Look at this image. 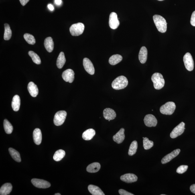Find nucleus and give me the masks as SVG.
<instances>
[{"instance_id":"14","label":"nucleus","mask_w":195,"mask_h":195,"mask_svg":"<svg viewBox=\"0 0 195 195\" xmlns=\"http://www.w3.org/2000/svg\"><path fill=\"white\" fill-rule=\"evenodd\" d=\"M180 152V149H177L172 151V152L167 154L163 157L161 161V163L163 164H164L169 162L172 159L178 156Z\"/></svg>"},{"instance_id":"4","label":"nucleus","mask_w":195,"mask_h":195,"mask_svg":"<svg viewBox=\"0 0 195 195\" xmlns=\"http://www.w3.org/2000/svg\"><path fill=\"white\" fill-rule=\"evenodd\" d=\"M176 107L174 102H168L161 106L160 111L161 114L164 115H171L174 113Z\"/></svg>"},{"instance_id":"40","label":"nucleus","mask_w":195,"mask_h":195,"mask_svg":"<svg viewBox=\"0 0 195 195\" xmlns=\"http://www.w3.org/2000/svg\"><path fill=\"white\" fill-rule=\"evenodd\" d=\"M29 0H20L21 5L23 6H25L28 2Z\"/></svg>"},{"instance_id":"37","label":"nucleus","mask_w":195,"mask_h":195,"mask_svg":"<svg viewBox=\"0 0 195 195\" xmlns=\"http://www.w3.org/2000/svg\"><path fill=\"white\" fill-rule=\"evenodd\" d=\"M188 166L186 165H182L179 166L177 169L176 172L179 174H182L188 169Z\"/></svg>"},{"instance_id":"5","label":"nucleus","mask_w":195,"mask_h":195,"mask_svg":"<svg viewBox=\"0 0 195 195\" xmlns=\"http://www.w3.org/2000/svg\"><path fill=\"white\" fill-rule=\"evenodd\" d=\"M85 28L83 23H78L73 24L70 27V31L72 36H78L82 34Z\"/></svg>"},{"instance_id":"23","label":"nucleus","mask_w":195,"mask_h":195,"mask_svg":"<svg viewBox=\"0 0 195 195\" xmlns=\"http://www.w3.org/2000/svg\"><path fill=\"white\" fill-rule=\"evenodd\" d=\"M96 131L92 129H89L86 130L82 134V137L83 139L86 141L90 140L95 135Z\"/></svg>"},{"instance_id":"42","label":"nucleus","mask_w":195,"mask_h":195,"mask_svg":"<svg viewBox=\"0 0 195 195\" xmlns=\"http://www.w3.org/2000/svg\"><path fill=\"white\" fill-rule=\"evenodd\" d=\"M55 2L57 5H60L62 4V0H55Z\"/></svg>"},{"instance_id":"27","label":"nucleus","mask_w":195,"mask_h":195,"mask_svg":"<svg viewBox=\"0 0 195 195\" xmlns=\"http://www.w3.org/2000/svg\"><path fill=\"white\" fill-rule=\"evenodd\" d=\"M66 62V59L65 58L64 53L61 52L57 59L56 61V66L59 69H61L63 67Z\"/></svg>"},{"instance_id":"18","label":"nucleus","mask_w":195,"mask_h":195,"mask_svg":"<svg viewBox=\"0 0 195 195\" xmlns=\"http://www.w3.org/2000/svg\"><path fill=\"white\" fill-rule=\"evenodd\" d=\"M27 89L31 95L33 97H36L38 94V88L33 82L29 83L27 86Z\"/></svg>"},{"instance_id":"30","label":"nucleus","mask_w":195,"mask_h":195,"mask_svg":"<svg viewBox=\"0 0 195 195\" xmlns=\"http://www.w3.org/2000/svg\"><path fill=\"white\" fill-rule=\"evenodd\" d=\"M66 155L65 151L63 150H59L55 153L53 156V159L56 161H60Z\"/></svg>"},{"instance_id":"32","label":"nucleus","mask_w":195,"mask_h":195,"mask_svg":"<svg viewBox=\"0 0 195 195\" xmlns=\"http://www.w3.org/2000/svg\"><path fill=\"white\" fill-rule=\"evenodd\" d=\"M4 25L5 31L4 38L5 40H9L11 39L12 36V31L9 24L6 23Z\"/></svg>"},{"instance_id":"17","label":"nucleus","mask_w":195,"mask_h":195,"mask_svg":"<svg viewBox=\"0 0 195 195\" xmlns=\"http://www.w3.org/2000/svg\"><path fill=\"white\" fill-rule=\"evenodd\" d=\"M125 129L122 128L113 137L114 141L118 144L121 143L125 139Z\"/></svg>"},{"instance_id":"43","label":"nucleus","mask_w":195,"mask_h":195,"mask_svg":"<svg viewBox=\"0 0 195 195\" xmlns=\"http://www.w3.org/2000/svg\"><path fill=\"white\" fill-rule=\"evenodd\" d=\"M48 9H50V10L52 11L54 10V6H53L52 5L50 4H49L48 5Z\"/></svg>"},{"instance_id":"35","label":"nucleus","mask_w":195,"mask_h":195,"mask_svg":"<svg viewBox=\"0 0 195 195\" xmlns=\"http://www.w3.org/2000/svg\"><path fill=\"white\" fill-rule=\"evenodd\" d=\"M153 146V142L150 141L147 137H145L143 139V146L146 150H149Z\"/></svg>"},{"instance_id":"44","label":"nucleus","mask_w":195,"mask_h":195,"mask_svg":"<svg viewBox=\"0 0 195 195\" xmlns=\"http://www.w3.org/2000/svg\"><path fill=\"white\" fill-rule=\"evenodd\" d=\"M55 195H61V194L60 193H58L55 194Z\"/></svg>"},{"instance_id":"20","label":"nucleus","mask_w":195,"mask_h":195,"mask_svg":"<svg viewBox=\"0 0 195 195\" xmlns=\"http://www.w3.org/2000/svg\"><path fill=\"white\" fill-rule=\"evenodd\" d=\"M12 185L9 183L3 184L0 189V194L1 195H9L12 190Z\"/></svg>"},{"instance_id":"16","label":"nucleus","mask_w":195,"mask_h":195,"mask_svg":"<svg viewBox=\"0 0 195 195\" xmlns=\"http://www.w3.org/2000/svg\"><path fill=\"white\" fill-rule=\"evenodd\" d=\"M103 116L106 120H113L115 119L117 116L115 112L110 108H106L103 112Z\"/></svg>"},{"instance_id":"26","label":"nucleus","mask_w":195,"mask_h":195,"mask_svg":"<svg viewBox=\"0 0 195 195\" xmlns=\"http://www.w3.org/2000/svg\"><path fill=\"white\" fill-rule=\"evenodd\" d=\"M100 168V165L99 163L95 162L89 164L87 167L86 171L89 173H96Z\"/></svg>"},{"instance_id":"36","label":"nucleus","mask_w":195,"mask_h":195,"mask_svg":"<svg viewBox=\"0 0 195 195\" xmlns=\"http://www.w3.org/2000/svg\"><path fill=\"white\" fill-rule=\"evenodd\" d=\"M23 37L27 42L29 44L33 45L35 43V39L34 36L29 33H25Z\"/></svg>"},{"instance_id":"25","label":"nucleus","mask_w":195,"mask_h":195,"mask_svg":"<svg viewBox=\"0 0 195 195\" xmlns=\"http://www.w3.org/2000/svg\"><path fill=\"white\" fill-rule=\"evenodd\" d=\"M20 106V97L18 95H15L13 96L12 102V107L15 111H18Z\"/></svg>"},{"instance_id":"3","label":"nucleus","mask_w":195,"mask_h":195,"mask_svg":"<svg viewBox=\"0 0 195 195\" xmlns=\"http://www.w3.org/2000/svg\"><path fill=\"white\" fill-rule=\"evenodd\" d=\"M151 80L155 89L160 90L164 87L165 81L163 75L159 73H155L151 77Z\"/></svg>"},{"instance_id":"41","label":"nucleus","mask_w":195,"mask_h":195,"mask_svg":"<svg viewBox=\"0 0 195 195\" xmlns=\"http://www.w3.org/2000/svg\"><path fill=\"white\" fill-rule=\"evenodd\" d=\"M191 192L195 194V184L192 185L190 187Z\"/></svg>"},{"instance_id":"24","label":"nucleus","mask_w":195,"mask_h":195,"mask_svg":"<svg viewBox=\"0 0 195 195\" xmlns=\"http://www.w3.org/2000/svg\"><path fill=\"white\" fill-rule=\"evenodd\" d=\"M88 189L89 192L92 195H104L101 189L99 187L92 185H90L88 187Z\"/></svg>"},{"instance_id":"28","label":"nucleus","mask_w":195,"mask_h":195,"mask_svg":"<svg viewBox=\"0 0 195 195\" xmlns=\"http://www.w3.org/2000/svg\"><path fill=\"white\" fill-rule=\"evenodd\" d=\"M123 60V57L119 54L114 55L109 59V63L113 66L121 62Z\"/></svg>"},{"instance_id":"46","label":"nucleus","mask_w":195,"mask_h":195,"mask_svg":"<svg viewBox=\"0 0 195 195\" xmlns=\"http://www.w3.org/2000/svg\"><path fill=\"white\" fill-rule=\"evenodd\" d=\"M161 195H165V194H161Z\"/></svg>"},{"instance_id":"19","label":"nucleus","mask_w":195,"mask_h":195,"mask_svg":"<svg viewBox=\"0 0 195 195\" xmlns=\"http://www.w3.org/2000/svg\"><path fill=\"white\" fill-rule=\"evenodd\" d=\"M33 138L35 144L39 145L42 140V135L41 130L35 129L33 132Z\"/></svg>"},{"instance_id":"39","label":"nucleus","mask_w":195,"mask_h":195,"mask_svg":"<svg viewBox=\"0 0 195 195\" xmlns=\"http://www.w3.org/2000/svg\"><path fill=\"white\" fill-rule=\"evenodd\" d=\"M190 23L192 26L195 27V11L192 13L191 17Z\"/></svg>"},{"instance_id":"6","label":"nucleus","mask_w":195,"mask_h":195,"mask_svg":"<svg viewBox=\"0 0 195 195\" xmlns=\"http://www.w3.org/2000/svg\"><path fill=\"white\" fill-rule=\"evenodd\" d=\"M67 115V112L65 111L57 112L54 117V123L55 125L57 126L62 125L66 120Z\"/></svg>"},{"instance_id":"9","label":"nucleus","mask_w":195,"mask_h":195,"mask_svg":"<svg viewBox=\"0 0 195 195\" xmlns=\"http://www.w3.org/2000/svg\"><path fill=\"white\" fill-rule=\"evenodd\" d=\"M31 182L35 187L39 188L46 189L51 186V184L46 181L37 179H33Z\"/></svg>"},{"instance_id":"29","label":"nucleus","mask_w":195,"mask_h":195,"mask_svg":"<svg viewBox=\"0 0 195 195\" xmlns=\"http://www.w3.org/2000/svg\"><path fill=\"white\" fill-rule=\"evenodd\" d=\"M9 150L10 154L11 155L14 160L17 162H21L20 155L18 152L15 150V149L12 148H9Z\"/></svg>"},{"instance_id":"10","label":"nucleus","mask_w":195,"mask_h":195,"mask_svg":"<svg viewBox=\"0 0 195 195\" xmlns=\"http://www.w3.org/2000/svg\"><path fill=\"white\" fill-rule=\"evenodd\" d=\"M109 24L110 28L113 29H117L120 25V22L118 20L117 14L112 13L109 17Z\"/></svg>"},{"instance_id":"2","label":"nucleus","mask_w":195,"mask_h":195,"mask_svg":"<svg viewBox=\"0 0 195 195\" xmlns=\"http://www.w3.org/2000/svg\"><path fill=\"white\" fill-rule=\"evenodd\" d=\"M128 81L125 76L118 77L115 79L112 83V87L114 89L119 90L125 88L128 85Z\"/></svg>"},{"instance_id":"12","label":"nucleus","mask_w":195,"mask_h":195,"mask_svg":"<svg viewBox=\"0 0 195 195\" xmlns=\"http://www.w3.org/2000/svg\"><path fill=\"white\" fill-rule=\"evenodd\" d=\"M62 77L65 81L71 83L73 82L74 80V73L73 70L69 69L64 71L63 73Z\"/></svg>"},{"instance_id":"22","label":"nucleus","mask_w":195,"mask_h":195,"mask_svg":"<svg viewBox=\"0 0 195 195\" xmlns=\"http://www.w3.org/2000/svg\"><path fill=\"white\" fill-rule=\"evenodd\" d=\"M44 46L45 49L49 52H51L54 50V43L52 37H48L45 39Z\"/></svg>"},{"instance_id":"7","label":"nucleus","mask_w":195,"mask_h":195,"mask_svg":"<svg viewBox=\"0 0 195 195\" xmlns=\"http://www.w3.org/2000/svg\"><path fill=\"white\" fill-rule=\"evenodd\" d=\"M185 67L187 70L191 71L194 69V62L192 55L190 53L187 52L183 58Z\"/></svg>"},{"instance_id":"8","label":"nucleus","mask_w":195,"mask_h":195,"mask_svg":"<svg viewBox=\"0 0 195 195\" xmlns=\"http://www.w3.org/2000/svg\"><path fill=\"white\" fill-rule=\"evenodd\" d=\"M185 124L182 122L172 130L170 134V137L172 139H175L182 135L185 131Z\"/></svg>"},{"instance_id":"45","label":"nucleus","mask_w":195,"mask_h":195,"mask_svg":"<svg viewBox=\"0 0 195 195\" xmlns=\"http://www.w3.org/2000/svg\"><path fill=\"white\" fill-rule=\"evenodd\" d=\"M157 1H164V0H157Z\"/></svg>"},{"instance_id":"31","label":"nucleus","mask_w":195,"mask_h":195,"mask_svg":"<svg viewBox=\"0 0 195 195\" xmlns=\"http://www.w3.org/2000/svg\"><path fill=\"white\" fill-rule=\"evenodd\" d=\"M4 128L7 134H10L13 131V127L10 122L7 119H5L3 122Z\"/></svg>"},{"instance_id":"34","label":"nucleus","mask_w":195,"mask_h":195,"mask_svg":"<svg viewBox=\"0 0 195 195\" xmlns=\"http://www.w3.org/2000/svg\"><path fill=\"white\" fill-rule=\"evenodd\" d=\"M28 54L32 59V60L35 63L37 64H41V60L39 56L33 51H30L28 52Z\"/></svg>"},{"instance_id":"15","label":"nucleus","mask_w":195,"mask_h":195,"mask_svg":"<svg viewBox=\"0 0 195 195\" xmlns=\"http://www.w3.org/2000/svg\"><path fill=\"white\" fill-rule=\"evenodd\" d=\"M121 179L124 182L129 183L137 182L138 178L137 176L132 173H127L122 175Z\"/></svg>"},{"instance_id":"1","label":"nucleus","mask_w":195,"mask_h":195,"mask_svg":"<svg viewBox=\"0 0 195 195\" xmlns=\"http://www.w3.org/2000/svg\"><path fill=\"white\" fill-rule=\"evenodd\" d=\"M153 19L155 26L159 32L162 33L166 32L167 23L164 18L160 15H156L153 16Z\"/></svg>"},{"instance_id":"38","label":"nucleus","mask_w":195,"mask_h":195,"mask_svg":"<svg viewBox=\"0 0 195 195\" xmlns=\"http://www.w3.org/2000/svg\"><path fill=\"white\" fill-rule=\"evenodd\" d=\"M119 194L121 195H134L131 193L128 192L127 191L122 190V189L119 190Z\"/></svg>"},{"instance_id":"13","label":"nucleus","mask_w":195,"mask_h":195,"mask_svg":"<svg viewBox=\"0 0 195 195\" xmlns=\"http://www.w3.org/2000/svg\"><path fill=\"white\" fill-rule=\"evenodd\" d=\"M83 66L85 70L88 74L93 75L95 73V69L93 64L89 59L87 58L84 59Z\"/></svg>"},{"instance_id":"33","label":"nucleus","mask_w":195,"mask_h":195,"mask_svg":"<svg viewBox=\"0 0 195 195\" xmlns=\"http://www.w3.org/2000/svg\"><path fill=\"white\" fill-rule=\"evenodd\" d=\"M138 148V143L137 141H134L132 142L130 145L128 151V154L129 156H133L135 155L137 150Z\"/></svg>"},{"instance_id":"21","label":"nucleus","mask_w":195,"mask_h":195,"mask_svg":"<svg viewBox=\"0 0 195 195\" xmlns=\"http://www.w3.org/2000/svg\"><path fill=\"white\" fill-rule=\"evenodd\" d=\"M147 57V50L146 48L143 46L140 50L139 58L140 62L144 64L146 62Z\"/></svg>"},{"instance_id":"11","label":"nucleus","mask_w":195,"mask_h":195,"mask_svg":"<svg viewBox=\"0 0 195 195\" xmlns=\"http://www.w3.org/2000/svg\"><path fill=\"white\" fill-rule=\"evenodd\" d=\"M144 122L145 125L149 127H156L157 122L156 117L151 114H148L146 115L144 119Z\"/></svg>"}]
</instances>
